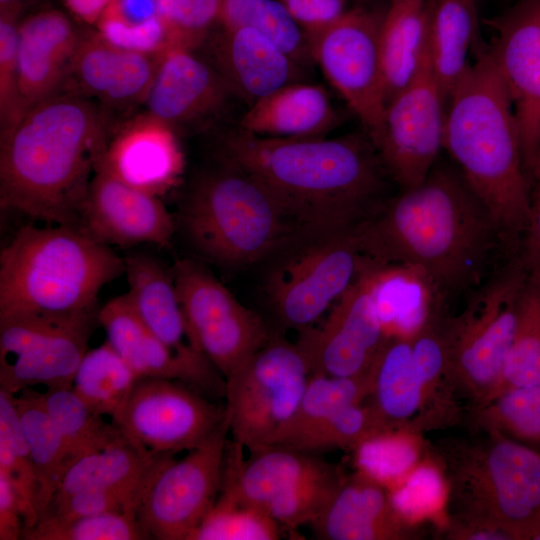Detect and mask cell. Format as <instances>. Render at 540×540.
I'll return each instance as SVG.
<instances>
[{
    "label": "cell",
    "instance_id": "obj_9",
    "mask_svg": "<svg viewBox=\"0 0 540 540\" xmlns=\"http://www.w3.org/2000/svg\"><path fill=\"white\" fill-rule=\"evenodd\" d=\"M360 225L307 239L269 273L266 294L285 326H312L369 267L381 263L368 253Z\"/></svg>",
    "mask_w": 540,
    "mask_h": 540
},
{
    "label": "cell",
    "instance_id": "obj_28",
    "mask_svg": "<svg viewBox=\"0 0 540 540\" xmlns=\"http://www.w3.org/2000/svg\"><path fill=\"white\" fill-rule=\"evenodd\" d=\"M447 304L434 301L420 328L411 337L422 405L413 428L424 431L459 422L463 416L454 371V315Z\"/></svg>",
    "mask_w": 540,
    "mask_h": 540
},
{
    "label": "cell",
    "instance_id": "obj_12",
    "mask_svg": "<svg viewBox=\"0 0 540 540\" xmlns=\"http://www.w3.org/2000/svg\"><path fill=\"white\" fill-rule=\"evenodd\" d=\"M230 425L226 419L212 437L183 459L164 455L148 480L136 515L149 539L188 540L213 508L221 487Z\"/></svg>",
    "mask_w": 540,
    "mask_h": 540
},
{
    "label": "cell",
    "instance_id": "obj_8",
    "mask_svg": "<svg viewBox=\"0 0 540 540\" xmlns=\"http://www.w3.org/2000/svg\"><path fill=\"white\" fill-rule=\"evenodd\" d=\"M527 276L520 256L513 258L469 293L464 310L454 315V379L469 411L487 403L499 385Z\"/></svg>",
    "mask_w": 540,
    "mask_h": 540
},
{
    "label": "cell",
    "instance_id": "obj_39",
    "mask_svg": "<svg viewBox=\"0 0 540 540\" xmlns=\"http://www.w3.org/2000/svg\"><path fill=\"white\" fill-rule=\"evenodd\" d=\"M137 379L131 367L106 341L87 350L75 373L72 389L93 412L112 419Z\"/></svg>",
    "mask_w": 540,
    "mask_h": 540
},
{
    "label": "cell",
    "instance_id": "obj_61",
    "mask_svg": "<svg viewBox=\"0 0 540 540\" xmlns=\"http://www.w3.org/2000/svg\"><path fill=\"white\" fill-rule=\"evenodd\" d=\"M356 1H357L358 3H360V4H362V3H365V2H367V1H369V0H356Z\"/></svg>",
    "mask_w": 540,
    "mask_h": 540
},
{
    "label": "cell",
    "instance_id": "obj_20",
    "mask_svg": "<svg viewBox=\"0 0 540 540\" xmlns=\"http://www.w3.org/2000/svg\"><path fill=\"white\" fill-rule=\"evenodd\" d=\"M184 167L176 130L145 112L110 136L96 169L160 197L178 185Z\"/></svg>",
    "mask_w": 540,
    "mask_h": 540
},
{
    "label": "cell",
    "instance_id": "obj_45",
    "mask_svg": "<svg viewBox=\"0 0 540 540\" xmlns=\"http://www.w3.org/2000/svg\"><path fill=\"white\" fill-rule=\"evenodd\" d=\"M356 451L359 470L384 485L399 483L430 454L422 433L407 426L380 433Z\"/></svg>",
    "mask_w": 540,
    "mask_h": 540
},
{
    "label": "cell",
    "instance_id": "obj_60",
    "mask_svg": "<svg viewBox=\"0 0 540 540\" xmlns=\"http://www.w3.org/2000/svg\"><path fill=\"white\" fill-rule=\"evenodd\" d=\"M25 0H0V12H20Z\"/></svg>",
    "mask_w": 540,
    "mask_h": 540
},
{
    "label": "cell",
    "instance_id": "obj_51",
    "mask_svg": "<svg viewBox=\"0 0 540 540\" xmlns=\"http://www.w3.org/2000/svg\"><path fill=\"white\" fill-rule=\"evenodd\" d=\"M346 476L343 472L304 484L271 500L264 510L279 524L297 527L313 522L323 511Z\"/></svg>",
    "mask_w": 540,
    "mask_h": 540
},
{
    "label": "cell",
    "instance_id": "obj_38",
    "mask_svg": "<svg viewBox=\"0 0 540 540\" xmlns=\"http://www.w3.org/2000/svg\"><path fill=\"white\" fill-rule=\"evenodd\" d=\"M40 400L60 433L72 465L124 436L120 428L93 412L72 388L39 392Z\"/></svg>",
    "mask_w": 540,
    "mask_h": 540
},
{
    "label": "cell",
    "instance_id": "obj_44",
    "mask_svg": "<svg viewBox=\"0 0 540 540\" xmlns=\"http://www.w3.org/2000/svg\"><path fill=\"white\" fill-rule=\"evenodd\" d=\"M468 417L472 429L497 431L540 451V385L505 390Z\"/></svg>",
    "mask_w": 540,
    "mask_h": 540
},
{
    "label": "cell",
    "instance_id": "obj_6",
    "mask_svg": "<svg viewBox=\"0 0 540 540\" xmlns=\"http://www.w3.org/2000/svg\"><path fill=\"white\" fill-rule=\"evenodd\" d=\"M441 439L430 447L446 482L448 520L504 533L540 535V451L497 431Z\"/></svg>",
    "mask_w": 540,
    "mask_h": 540
},
{
    "label": "cell",
    "instance_id": "obj_23",
    "mask_svg": "<svg viewBox=\"0 0 540 540\" xmlns=\"http://www.w3.org/2000/svg\"><path fill=\"white\" fill-rule=\"evenodd\" d=\"M233 95L211 63L194 50L171 47L161 56L144 105L147 113L176 130L217 116Z\"/></svg>",
    "mask_w": 540,
    "mask_h": 540
},
{
    "label": "cell",
    "instance_id": "obj_48",
    "mask_svg": "<svg viewBox=\"0 0 540 540\" xmlns=\"http://www.w3.org/2000/svg\"><path fill=\"white\" fill-rule=\"evenodd\" d=\"M365 401L338 411L289 448L315 454L332 449L356 450L370 438L394 429L390 428L373 406Z\"/></svg>",
    "mask_w": 540,
    "mask_h": 540
},
{
    "label": "cell",
    "instance_id": "obj_49",
    "mask_svg": "<svg viewBox=\"0 0 540 540\" xmlns=\"http://www.w3.org/2000/svg\"><path fill=\"white\" fill-rule=\"evenodd\" d=\"M446 495L443 472L432 456L421 462L390 491L396 510L414 524L435 514L446 502Z\"/></svg>",
    "mask_w": 540,
    "mask_h": 540
},
{
    "label": "cell",
    "instance_id": "obj_52",
    "mask_svg": "<svg viewBox=\"0 0 540 540\" xmlns=\"http://www.w3.org/2000/svg\"><path fill=\"white\" fill-rule=\"evenodd\" d=\"M145 486L77 492L52 501L40 519H70L112 512H136Z\"/></svg>",
    "mask_w": 540,
    "mask_h": 540
},
{
    "label": "cell",
    "instance_id": "obj_13",
    "mask_svg": "<svg viewBox=\"0 0 540 540\" xmlns=\"http://www.w3.org/2000/svg\"><path fill=\"white\" fill-rule=\"evenodd\" d=\"M98 313L23 315L0 320V389L11 394L35 385L72 388Z\"/></svg>",
    "mask_w": 540,
    "mask_h": 540
},
{
    "label": "cell",
    "instance_id": "obj_18",
    "mask_svg": "<svg viewBox=\"0 0 540 540\" xmlns=\"http://www.w3.org/2000/svg\"><path fill=\"white\" fill-rule=\"evenodd\" d=\"M488 23L495 31L489 50L512 103L530 181L540 144V0H519Z\"/></svg>",
    "mask_w": 540,
    "mask_h": 540
},
{
    "label": "cell",
    "instance_id": "obj_40",
    "mask_svg": "<svg viewBox=\"0 0 540 540\" xmlns=\"http://www.w3.org/2000/svg\"><path fill=\"white\" fill-rule=\"evenodd\" d=\"M218 25L252 28L303 68L314 63L308 35L278 0H224Z\"/></svg>",
    "mask_w": 540,
    "mask_h": 540
},
{
    "label": "cell",
    "instance_id": "obj_25",
    "mask_svg": "<svg viewBox=\"0 0 540 540\" xmlns=\"http://www.w3.org/2000/svg\"><path fill=\"white\" fill-rule=\"evenodd\" d=\"M81 34L61 11H39L19 22L18 88L22 116L62 92Z\"/></svg>",
    "mask_w": 540,
    "mask_h": 540
},
{
    "label": "cell",
    "instance_id": "obj_53",
    "mask_svg": "<svg viewBox=\"0 0 540 540\" xmlns=\"http://www.w3.org/2000/svg\"><path fill=\"white\" fill-rule=\"evenodd\" d=\"M20 12H0V134L22 117L17 65Z\"/></svg>",
    "mask_w": 540,
    "mask_h": 540
},
{
    "label": "cell",
    "instance_id": "obj_57",
    "mask_svg": "<svg viewBox=\"0 0 540 540\" xmlns=\"http://www.w3.org/2000/svg\"><path fill=\"white\" fill-rule=\"evenodd\" d=\"M444 536L451 540H510L502 532L478 526L464 525L447 521Z\"/></svg>",
    "mask_w": 540,
    "mask_h": 540
},
{
    "label": "cell",
    "instance_id": "obj_36",
    "mask_svg": "<svg viewBox=\"0 0 540 540\" xmlns=\"http://www.w3.org/2000/svg\"><path fill=\"white\" fill-rule=\"evenodd\" d=\"M371 284L387 336L412 337L435 300L424 280L409 267L379 263L371 270Z\"/></svg>",
    "mask_w": 540,
    "mask_h": 540
},
{
    "label": "cell",
    "instance_id": "obj_10",
    "mask_svg": "<svg viewBox=\"0 0 540 540\" xmlns=\"http://www.w3.org/2000/svg\"><path fill=\"white\" fill-rule=\"evenodd\" d=\"M309 376L296 343L271 336L226 379V419L233 440L250 452L271 446L294 414Z\"/></svg>",
    "mask_w": 540,
    "mask_h": 540
},
{
    "label": "cell",
    "instance_id": "obj_3",
    "mask_svg": "<svg viewBox=\"0 0 540 540\" xmlns=\"http://www.w3.org/2000/svg\"><path fill=\"white\" fill-rule=\"evenodd\" d=\"M108 114L89 98L59 92L0 134V206L77 229L110 139Z\"/></svg>",
    "mask_w": 540,
    "mask_h": 540
},
{
    "label": "cell",
    "instance_id": "obj_26",
    "mask_svg": "<svg viewBox=\"0 0 540 540\" xmlns=\"http://www.w3.org/2000/svg\"><path fill=\"white\" fill-rule=\"evenodd\" d=\"M323 540H411L416 524L394 507L387 486L361 470L345 477L329 503L310 523Z\"/></svg>",
    "mask_w": 540,
    "mask_h": 540
},
{
    "label": "cell",
    "instance_id": "obj_35",
    "mask_svg": "<svg viewBox=\"0 0 540 540\" xmlns=\"http://www.w3.org/2000/svg\"><path fill=\"white\" fill-rule=\"evenodd\" d=\"M38 482L39 519L72 466L64 441L45 410L39 391L25 388L14 395Z\"/></svg>",
    "mask_w": 540,
    "mask_h": 540
},
{
    "label": "cell",
    "instance_id": "obj_46",
    "mask_svg": "<svg viewBox=\"0 0 540 540\" xmlns=\"http://www.w3.org/2000/svg\"><path fill=\"white\" fill-rule=\"evenodd\" d=\"M279 525L264 509L219 494L188 540H276Z\"/></svg>",
    "mask_w": 540,
    "mask_h": 540
},
{
    "label": "cell",
    "instance_id": "obj_33",
    "mask_svg": "<svg viewBox=\"0 0 540 540\" xmlns=\"http://www.w3.org/2000/svg\"><path fill=\"white\" fill-rule=\"evenodd\" d=\"M163 456L139 448L124 435L77 460L51 502L85 490L144 487Z\"/></svg>",
    "mask_w": 540,
    "mask_h": 540
},
{
    "label": "cell",
    "instance_id": "obj_32",
    "mask_svg": "<svg viewBox=\"0 0 540 540\" xmlns=\"http://www.w3.org/2000/svg\"><path fill=\"white\" fill-rule=\"evenodd\" d=\"M366 400L390 428L411 427L422 405L411 337L388 336L370 369ZM414 429V428H413Z\"/></svg>",
    "mask_w": 540,
    "mask_h": 540
},
{
    "label": "cell",
    "instance_id": "obj_30",
    "mask_svg": "<svg viewBox=\"0 0 540 540\" xmlns=\"http://www.w3.org/2000/svg\"><path fill=\"white\" fill-rule=\"evenodd\" d=\"M340 117L320 85L293 82L249 106L239 128L273 138H321L339 125Z\"/></svg>",
    "mask_w": 540,
    "mask_h": 540
},
{
    "label": "cell",
    "instance_id": "obj_59",
    "mask_svg": "<svg viewBox=\"0 0 540 540\" xmlns=\"http://www.w3.org/2000/svg\"><path fill=\"white\" fill-rule=\"evenodd\" d=\"M530 184L532 189V199L540 195V144L536 159L530 175Z\"/></svg>",
    "mask_w": 540,
    "mask_h": 540
},
{
    "label": "cell",
    "instance_id": "obj_29",
    "mask_svg": "<svg viewBox=\"0 0 540 540\" xmlns=\"http://www.w3.org/2000/svg\"><path fill=\"white\" fill-rule=\"evenodd\" d=\"M123 259L129 285L127 295L151 333L185 361L201 367H215L193 346L172 271L144 253H131Z\"/></svg>",
    "mask_w": 540,
    "mask_h": 540
},
{
    "label": "cell",
    "instance_id": "obj_19",
    "mask_svg": "<svg viewBox=\"0 0 540 540\" xmlns=\"http://www.w3.org/2000/svg\"><path fill=\"white\" fill-rule=\"evenodd\" d=\"M77 229L94 241L121 248L167 247L176 229L160 197L96 169L83 201Z\"/></svg>",
    "mask_w": 540,
    "mask_h": 540
},
{
    "label": "cell",
    "instance_id": "obj_58",
    "mask_svg": "<svg viewBox=\"0 0 540 540\" xmlns=\"http://www.w3.org/2000/svg\"><path fill=\"white\" fill-rule=\"evenodd\" d=\"M111 0H63L69 11L79 20L95 25Z\"/></svg>",
    "mask_w": 540,
    "mask_h": 540
},
{
    "label": "cell",
    "instance_id": "obj_31",
    "mask_svg": "<svg viewBox=\"0 0 540 540\" xmlns=\"http://www.w3.org/2000/svg\"><path fill=\"white\" fill-rule=\"evenodd\" d=\"M436 0H391L383 14L379 50L387 104L417 75L430 48Z\"/></svg>",
    "mask_w": 540,
    "mask_h": 540
},
{
    "label": "cell",
    "instance_id": "obj_34",
    "mask_svg": "<svg viewBox=\"0 0 540 540\" xmlns=\"http://www.w3.org/2000/svg\"><path fill=\"white\" fill-rule=\"evenodd\" d=\"M478 29L475 0H436L430 51L436 79L447 99L470 64L469 52L482 49L477 44Z\"/></svg>",
    "mask_w": 540,
    "mask_h": 540
},
{
    "label": "cell",
    "instance_id": "obj_56",
    "mask_svg": "<svg viewBox=\"0 0 540 540\" xmlns=\"http://www.w3.org/2000/svg\"><path fill=\"white\" fill-rule=\"evenodd\" d=\"M527 270L540 271V195L532 199V211L523 235L520 255Z\"/></svg>",
    "mask_w": 540,
    "mask_h": 540
},
{
    "label": "cell",
    "instance_id": "obj_15",
    "mask_svg": "<svg viewBox=\"0 0 540 540\" xmlns=\"http://www.w3.org/2000/svg\"><path fill=\"white\" fill-rule=\"evenodd\" d=\"M225 406L178 380L138 378L112 418L136 446L155 455L193 450L221 427Z\"/></svg>",
    "mask_w": 540,
    "mask_h": 540
},
{
    "label": "cell",
    "instance_id": "obj_43",
    "mask_svg": "<svg viewBox=\"0 0 540 540\" xmlns=\"http://www.w3.org/2000/svg\"><path fill=\"white\" fill-rule=\"evenodd\" d=\"M0 472L11 482L22 506L24 530L39 521L38 482L14 394L0 389Z\"/></svg>",
    "mask_w": 540,
    "mask_h": 540
},
{
    "label": "cell",
    "instance_id": "obj_62",
    "mask_svg": "<svg viewBox=\"0 0 540 540\" xmlns=\"http://www.w3.org/2000/svg\"><path fill=\"white\" fill-rule=\"evenodd\" d=\"M535 540H540V535H538Z\"/></svg>",
    "mask_w": 540,
    "mask_h": 540
},
{
    "label": "cell",
    "instance_id": "obj_2",
    "mask_svg": "<svg viewBox=\"0 0 540 540\" xmlns=\"http://www.w3.org/2000/svg\"><path fill=\"white\" fill-rule=\"evenodd\" d=\"M218 152L260 181L307 238L355 228L389 198L391 177L366 133L292 139L238 128L220 138Z\"/></svg>",
    "mask_w": 540,
    "mask_h": 540
},
{
    "label": "cell",
    "instance_id": "obj_54",
    "mask_svg": "<svg viewBox=\"0 0 540 540\" xmlns=\"http://www.w3.org/2000/svg\"><path fill=\"white\" fill-rule=\"evenodd\" d=\"M310 38L346 12L347 0H278Z\"/></svg>",
    "mask_w": 540,
    "mask_h": 540
},
{
    "label": "cell",
    "instance_id": "obj_7",
    "mask_svg": "<svg viewBox=\"0 0 540 540\" xmlns=\"http://www.w3.org/2000/svg\"><path fill=\"white\" fill-rule=\"evenodd\" d=\"M180 222L203 257L227 268L251 265L303 235L260 181L222 161L193 181Z\"/></svg>",
    "mask_w": 540,
    "mask_h": 540
},
{
    "label": "cell",
    "instance_id": "obj_27",
    "mask_svg": "<svg viewBox=\"0 0 540 540\" xmlns=\"http://www.w3.org/2000/svg\"><path fill=\"white\" fill-rule=\"evenodd\" d=\"M207 46L212 66L249 106L284 85L302 81L303 67L258 31L221 28Z\"/></svg>",
    "mask_w": 540,
    "mask_h": 540
},
{
    "label": "cell",
    "instance_id": "obj_1",
    "mask_svg": "<svg viewBox=\"0 0 540 540\" xmlns=\"http://www.w3.org/2000/svg\"><path fill=\"white\" fill-rule=\"evenodd\" d=\"M360 228L375 260L411 268L447 305L497 269L502 249L512 250L458 167L439 160L420 184L389 197Z\"/></svg>",
    "mask_w": 540,
    "mask_h": 540
},
{
    "label": "cell",
    "instance_id": "obj_11",
    "mask_svg": "<svg viewBox=\"0 0 540 540\" xmlns=\"http://www.w3.org/2000/svg\"><path fill=\"white\" fill-rule=\"evenodd\" d=\"M171 271L193 346L226 380L269 341L266 324L202 264L179 259Z\"/></svg>",
    "mask_w": 540,
    "mask_h": 540
},
{
    "label": "cell",
    "instance_id": "obj_21",
    "mask_svg": "<svg viewBox=\"0 0 540 540\" xmlns=\"http://www.w3.org/2000/svg\"><path fill=\"white\" fill-rule=\"evenodd\" d=\"M98 322L107 342L138 378L178 380L212 401L225 397L226 380L219 370L191 364L174 354L142 322L127 293L103 305Z\"/></svg>",
    "mask_w": 540,
    "mask_h": 540
},
{
    "label": "cell",
    "instance_id": "obj_17",
    "mask_svg": "<svg viewBox=\"0 0 540 540\" xmlns=\"http://www.w3.org/2000/svg\"><path fill=\"white\" fill-rule=\"evenodd\" d=\"M375 265L338 298L320 327L299 331L296 345L310 375L350 378L370 371L388 337L372 294Z\"/></svg>",
    "mask_w": 540,
    "mask_h": 540
},
{
    "label": "cell",
    "instance_id": "obj_16",
    "mask_svg": "<svg viewBox=\"0 0 540 540\" xmlns=\"http://www.w3.org/2000/svg\"><path fill=\"white\" fill-rule=\"evenodd\" d=\"M444 96L430 48L410 84L386 106L376 149L391 179L401 189L420 184L444 148Z\"/></svg>",
    "mask_w": 540,
    "mask_h": 540
},
{
    "label": "cell",
    "instance_id": "obj_41",
    "mask_svg": "<svg viewBox=\"0 0 540 540\" xmlns=\"http://www.w3.org/2000/svg\"><path fill=\"white\" fill-rule=\"evenodd\" d=\"M534 385H540V271L528 270L514 337L492 398L511 388Z\"/></svg>",
    "mask_w": 540,
    "mask_h": 540
},
{
    "label": "cell",
    "instance_id": "obj_24",
    "mask_svg": "<svg viewBox=\"0 0 540 540\" xmlns=\"http://www.w3.org/2000/svg\"><path fill=\"white\" fill-rule=\"evenodd\" d=\"M342 472L315 453L268 446L243 457V446L226 441L220 495L264 508L271 500L312 481Z\"/></svg>",
    "mask_w": 540,
    "mask_h": 540
},
{
    "label": "cell",
    "instance_id": "obj_4",
    "mask_svg": "<svg viewBox=\"0 0 540 540\" xmlns=\"http://www.w3.org/2000/svg\"><path fill=\"white\" fill-rule=\"evenodd\" d=\"M448 99L444 148L513 250L531 216L532 189L512 103L489 48L476 53Z\"/></svg>",
    "mask_w": 540,
    "mask_h": 540
},
{
    "label": "cell",
    "instance_id": "obj_50",
    "mask_svg": "<svg viewBox=\"0 0 540 540\" xmlns=\"http://www.w3.org/2000/svg\"><path fill=\"white\" fill-rule=\"evenodd\" d=\"M224 0H157L171 47L195 50L218 24Z\"/></svg>",
    "mask_w": 540,
    "mask_h": 540
},
{
    "label": "cell",
    "instance_id": "obj_55",
    "mask_svg": "<svg viewBox=\"0 0 540 540\" xmlns=\"http://www.w3.org/2000/svg\"><path fill=\"white\" fill-rule=\"evenodd\" d=\"M23 529L20 500L8 477L0 472V540L21 539Z\"/></svg>",
    "mask_w": 540,
    "mask_h": 540
},
{
    "label": "cell",
    "instance_id": "obj_22",
    "mask_svg": "<svg viewBox=\"0 0 540 540\" xmlns=\"http://www.w3.org/2000/svg\"><path fill=\"white\" fill-rule=\"evenodd\" d=\"M162 54L115 46L97 31L81 34L62 91L96 98L106 107L118 109L144 104Z\"/></svg>",
    "mask_w": 540,
    "mask_h": 540
},
{
    "label": "cell",
    "instance_id": "obj_37",
    "mask_svg": "<svg viewBox=\"0 0 540 540\" xmlns=\"http://www.w3.org/2000/svg\"><path fill=\"white\" fill-rule=\"evenodd\" d=\"M370 391V371L350 378L310 375L294 414L271 446H291L338 411L365 401Z\"/></svg>",
    "mask_w": 540,
    "mask_h": 540
},
{
    "label": "cell",
    "instance_id": "obj_42",
    "mask_svg": "<svg viewBox=\"0 0 540 540\" xmlns=\"http://www.w3.org/2000/svg\"><path fill=\"white\" fill-rule=\"evenodd\" d=\"M95 25L103 39L124 49L162 53L171 48L157 0H111Z\"/></svg>",
    "mask_w": 540,
    "mask_h": 540
},
{
    "label": "cell",
    "instance_id": "obj_14",
    "mask_svg": "<svg viewBox=\"0 0 540 540\" xmlns=\"http://www.w3.org/2000/svg\"><path fill=\"white\" fill-rule=\"evenodd\" d=\"M382 17L356 6L309 38L314 63L360 119L375 147L386 109L379 50Z\"/></svg>",
    "mask_w": 540,
    "mask_h": 540
},
{
    "label": "cell",
    "instance_id": "obj_47",
    "mask_svg": "<svg viewBox=\"0 0 540 540\" xmlns=\"http://www.w3.org/2000/svg\"><path fill=\"white\" fill-rule=\"evenodd\" d=\"M24 540H145L135 511L70 519L44 518L22 533Z\"/></svg>",
    "mask_w": 540,
    "mask_h": 540
},
{
    "label": "cell",
    "instance_id": "obj_5",
    "mask_svg": "<svg viewBox=\"0 0 540 540\" xmlns=\"http://www.w3.org/2000/svg\"><path fill=\"white\" fill-rule=\"evenodd\" d=\"M123 273L122 257L76 228L24 225L0 252V320L97 314L99 292Z\"/></svg>",
    "mask_w": 540,
    "mask_h": 540
}]
</instances>
